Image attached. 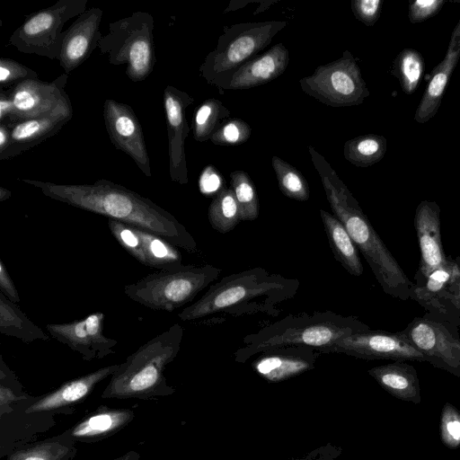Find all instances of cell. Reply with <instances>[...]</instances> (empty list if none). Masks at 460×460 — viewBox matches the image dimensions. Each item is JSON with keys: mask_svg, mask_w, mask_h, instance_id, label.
Returning a JSON list of instances; mask_svg holds the SVG:
<instances>
[{"mask_svg": "<svg viewBox=\"0 0 460 460\" xmlns=\"http://www.w3.org/2000/svg\"><path fill=\"white\" fill-rule=\"evenodd\" d=\"M22 181L50 199L155 234L189 252L197 251L196 241L172 214L122 185L105 179L87 184Z\"/></svg>", "mask_w": 460, "mask_h": 460, "instance_id": "cell-1", "label": "cell"}, {"mask_svg": "<svg viewBox=\"0 0 460 460\" xmlns=\"http://www.w3.org/2000/svg\"><path fill=\"white\" fill-rule=\"evenodd\" d=\"M308 151L333 215L346 228L383 291L393 298L410 299L413 283L374 229L358 200L327 160L311 146Z\"/></svg>", "mask_w": 460, "mask_h": 460, "instance_id": "cell-2", "label": "cell"}, {"mask_svg": "<svg viewBox=\"0 0 460 460\" xmlns=\"http://www.w3.org/2000/svg\"><path fill=\"white\" fill-rule=\"evenodd\" d=\"M299 287L300 282L295 278L270 273L261 267L245 270L211 284L205 294L182 309L178 317L189 322L215 314L277 316L280 305L293 298Z\"/></svg>", "mask_w": 460, "mask_h": 460, "instance_id": "cell-3", "label": "cell"}, {"mask_svg": "<svg viewBox=\"0 0 460 460\" xmlns=\"http://www.w3.org/2000/svg\"><path fill=\"white\" fill-rule=\"evenodd\" d=\"M369 328L355 316L332 311L288 314L246 335L243 346L234 352V360L245 363L263 351L289 346L309 347L321 353L339 340Z\"/></svg>", "mask_w": 460, "mask_h": 460, "instance_id": "cell-4", "label": "cell"}, {"mask_svg": "<svg viewBox=\"0 0 460 460\" xmlns=\"http://www.w3.org/2000/svg\"><path fill=\"white\" fill-rule=\"evenodd\" d=\"M183 332L174 323L128 356L110 376L102 398L157 400L174 394L164 370L180 351Z\"/></svg>", "mask_w": 460, "mask_h": 460, "instance_id": "cell-5", "label": "cell"}, {"mask_svg": "<svg viewBox=\"0 0 460 460\" xmlns=\"http://www.w3.org/2000/svg\"><path fill=\"white\" fill-rule=\"evenodd\" d=\"M287 25L284 21L246 22L226 27L199 66L210 85L226 90L234 74L258 55Z\"/></svg>", "mask_w": 460, "mask_h": 460, "instance_id": "cell-6", "label": "cell"}, {"mask_svg": "<svg viewBox=\"0 0 460 460\" xmlns=\"http://www.w3.org/2000/svg\"><path fill=\"white\" fill-rule=\"evenodd\" d=\"M210 264L181 265L159 270L126 285L124 293L133 301L154 310L172 312L192 301L220 275Z\"/></svg>", "mask_w": 460, "mask_h": 460, "instance_id": "cell-7", "label": "cell"}, {"mask_svg": "<svg viewBox=\"0 0 460 460\" xmlns=\"http://www.w3.org/2000/svg\"><path fill=\"white\" fill-rule=\"evenodd\" d=\"M154 17L146 12H134L109 24V32L99 42L102 54L110 64L125 66L133 82L146 79L155 64Z\"/></svg>", "mask_w": 460, "mask_h": 460, "instance_id": "cell-8", "label": "cell"}, {"mask_svg": "<svg viewBox=\"0 0 460 460\" xmlns=\"http://www.w3.org/2000/svg\"><path fill=\"white\" fill-rule=\"evenodd\" d=\"M86 5L87 0H59L46 9L31 13L12 33L8 44L25 54L58 59L65 23L84 13Z\"/></svg>", "mask_w": 460, "mask_h": 460, "instance_id": "cell-9", "label": "cell"}, {"mask_svg": "<svg viewBox=\"0 0 460 460\" xmlns=\"http://www.w3.org/2000/svg\"><path fill=\"white\" fill-rule=\"evenodd\" d=\"M299 84L305 93L333 108L359 105L370 94L349 50L337 60L318 66L311 75L300 79Z\"/></svg>", "mask_w": 460, "mask_h": 460, "instance_id": "cell-10", "label": "cell"}, {"mask_svg": "<svg viewBox=\"0 0 460 460\" xmlns=\"http://www.w3.org/2000/svg\"><path fill=\"white\" fill-rule=\"evenodd\" d=\"M67 78L68 74L64 73L51 82L27 80L6 91L13 106L11 124L40 117L73 114L72 102L65 90Z\"/></svg>", "mask_w": 460, "mask_h": 460, "instance_id": "cell-11", "label": "cell"}, {"mask_svg": "<svg viewBox=\"0 0 460 460\" xmlns=\"http://www.w3.org/2000/svg\"><path fill=\"white\" fill-rule=\"evenodd\" d=\"M401 332L425 356L428 363L460 378V335L446 323L433 318L415 317Z\"/></svg>", "mask_w": 460, "mask_h": 460, "instance_id": "cell-12", "label": "cell"}, {"mask_svg": "<svg viewBox=\"0 0 460 460\" xmlns=\"http://www.w3.org/2000/svg\"><path fill=\"white\" fill-rule=\"evenodd\" d=\"M119 364L98 368L93 372L68 380L58 388L38 396L29 398L13 406L10 413H39L56 418L74 412L75 406L81 403L94 390L96 385L111 376Z\"/></svg>", "mask_w": 460, "mask_h": 460, "instance_id": "cell-13", "label": "cell"}, {"mask_svg": "<svg viewBox=\"0 0 460 460\" xmlns=\"http://www.w3.org/2000/svg\"><path fill=\"white\" fill-rule=\"evenodd\" d=\"M326 353H341L357 358L427 362L402 332L371 330L370 327L346 336L332 344Z\"/></svg>", "mask_w": 460, "mask_h": 460, "instance_id": "cell-14", "label": "cell"}, {"mask_svg": "<svg viewBox=\"0 0 460 460\" xmlns=\"http://www.w3.org/2000/svg\"><path fill=\"white\" fill-rule=\"evenodd\" d=\"M108 226L122 248L141 264L159 270L182 265L179 248L164 238L113 219H108Z\"/></svg>", "mask_w": 460, "mask_h": 460, "instance_id": "cell-15", "label": "cell"}, {"mask_svg": "<svg viewBox=\"0 0 460 460\" xmlns=\"http://www.w3.org/2000/svg\"><path fill=\"white\" fill-rule=\"evenodd\" d=\"M106 130L113 146L127 154L146 176H152L142 128L130 106L112 99L103 103Z\"/></svg>", "mask_w": 460, "mask_h": 460, "instance_id": "cell-16", "label": "cell"}, {"mask_svg": "<svg viewBox=\"0 0 460 460\" xmlns=\"http://www.w3.org/2000/svg\"><path fill=\"white\" fill-rule=\"evenodd\" d=\"M104 314L93 313L84 319L66 323H48L50 337L79 353L84 360L102 359L115 351L118 341L103 333Z\"/></svg>", "mask_w": 460, "mask_h": 460, "instance_id": "cell-17", "label": "cell"}, {"mask_svg": "<svg viewBox=\"0 0 460 460\" xmlns=\"http://www.w3.org/2000/svg\"><path fill=\"white\" fill-rule=\"evenodd\" d=\"M194 102L186 92L172 85L164 91V108L166 118L171 180L180 184L188 183V169L185 155V139L190 128L186 110Z\"/></svg>", "mask_w": 460, "mask_h": 460, "instance_id": "cell-18", "label": "cell"}, {"mask_svg": "<svg viewBox=\"0 0 460 460\" xmlns=\"http://www.w3.org/2000/svg\"><path fill=\"white\" fill-rule=\"evenodd\" d=\"M102 15L101 8L91 7L63 31L58 61L66 74H70L82 65L99 47L102 38L100 31Z\"/></svg>", "mask_w": 460, "mask_h": 460, "instance_id": "cell-19", "label": "cell"}, {"mask_svg": "<svg viewBox=\"0 0 460 460\" xmlns=\"http://www.w3.org/2000/svg\"><path fill=\"white\" fill-rule=\"evenodd\" d=\"M322 353L303 346L271 349L252 362V368L269 383H279L314 368Z\"/></svg>", "mask_w": 460, "mask_h": 460, "instance_id": "cell-20", "label": "cell"}, {"mask_svg": "<svg viewBox=\"0 0 460 460\" xmlns=\"http://www.w3.org/2000/svg\"><path fill=\"white\" fill-rule=\"evenodd\" d=\"M414 227L420 250L416 280L428 277L433 270L448 262L443 250L440 233V208L437 202L422 200L414 216Z\"/></svg>", "mask_w": 460, "mask_h": 460, "instance_id": "cell-21", "label": "cell"}, {"mask_svg": "<svg viewBox=\"0 0 460 460\" xmlns=\"http://www.w3.org/2000/svg\"><path fill=\"white\" fill-rule=\"evenodd\" d=\"M460 58V19L456 24L447 53L442 61L431 72L430 79L417 106L414 119L426 123L438 111L444 93Z\"/></svg>", "mask_w": 460, "mask_h": 460, "instance_id": "cell-22", "label": "cell"}, {"mask_svg": "<svg viewBox=\"0 0 460 460\" xmlns=\"http://www.w3.org/2000/svg\"><path fill=\"white\" fill-rule=\"evenodd\" d=\"M134 418L132 409L101 405L65 432L75 442L95 443L117 434L128 426Z\"/></svg>", "mask_w": 460, "mask_h": 460, "instance_id": "cell-23", "label": "cell"}, {"mask_svg": "<svg viewBox=\"0 0 460 460\" xmlns=\"http://www.w3.org/2000/svg\"><path fill=\"white\" fill-rule=\"evenodd\" d=\"M289 63V52L278 43L243 65L232 76L226 90H243L267 84L281 75Z\"/></svg>", "mask_w": 460, "mask_h": 460, "instance_id": "cell-24", "label": "cell"}, {"mask_svg": "<svg viewBox=\"0 0 460 460\" xmlns=\"http://www.w3.org/2000/svg\"><path fill=\"white\" fill-rule=\"evenodd\" d=\"M73 114H58L17 121L9 125L11 140L8 148L0 154V160L11 159L42 143L57 134Z\"/></svg>", "mask_w": 460, "mask_h": 460, "instance_id": "cell-25", "label": "cell"}, {"mask_svg": "<svg viewBox=\"0 0 460 460\" xmlns=\"http://www.w3.org/2000/svg\"><path fill=\"white\" fill-rule=\"evenodd\" d=\"M367 373L392 396L414 404L420 402L417 371L405 361L376 366L368 369Z\"/></svg>", "mask_w": 460, "mask_h": 460, "instance_id": "cell-26", "label": "cell"}, {"mask_svg": "<svg viewBox=\"0 0 460 460\" xmlns=\"http://www.w3.org/2000/svg\"><path fill=\"white\" fill-rule=\"evenodd\" d=\"M458 268L455 259L449 257L448 262L433 270L428 277L417 280L411 289L410 299L429 311H443L445 299L449 287L453 283Z\"/></svg>", "mask_w": 460, "mask_h": 460, "instance_id": "cell-27", "label": "cell"}, {"mask_svg": "<svg viewBox=\"0 0 460 460\" xmlns=\"http://www.w3.org/2000/svg\"><path fill=\"white\" fill-rule=\"evenodd\" d=\"M320 217L334 259L354 277L363 274L358 250L341 222L330 212L321 208Z\"/></svg>", "mask_w": 460, "mask_h": 460, "instance_id": "cell-28", "label": "cell"}, {"mask_svg": "<svg viewBox=\"0 0 460 460\" xmlns=\"http://www.w3.org/2000/svg\"><path fill=\"white\" fill-rule=\"evenodd\" d=\"M75 443L63 431L57 436L23 444L11 451L5 460H73L77 454Z\"/></svg>", "mask_w": 460, "mask_h": 460, "instance_id": "cell-29", "label": "cell"}, {"mask_svg": "<svg viewBox=\"0 0 460 460\" xmlns=\"http://www.w3.org/2000/svg\"><path fill=\"white\" fill-rule=\"evenodd\" d=\"M0 333L19 339L25 343L49 340V335L3 293H0Z\"/></svg>", "mask_w": 460, "mask_h": 460, "instance_id": "cell-30", "label": "cell"}, {"mask_svg": "<svg viewBox=\"0 0 460 460\" xmlns=\"http://www.w3.org/2000/svg\"><path fill=\"white\" fill-rule=\"evenodd\" d=\"M387 151V140L384 136L367 134L345 142V159L358 167H369L380 162Z\"/></svg>", "mask_w": 460, "mask_h": 460, "instance_id": "cell-31", "label": "cell"}, {"mask_svg": "<svg viewBox=\"0 0 460 460\" xmlns=\"http://www.w3.org/2000/svg\"><path fill=\"white\" fill-rule=\"evenodd\" d=\"M425 69L421 54L411 48L403 49L394 58L390 74L394 75L406 94H412L417 89Z\"/></svg>", "mask_w": 460, "mask_h": 460, "instance_id": "cell-32", "label": "cell"}, {"mask_svg": "<svg viewBox=\"0 0 460 460\" xmlns=\"http://www.w3.org/2000/svg\"><path fill=\"white\" fill-rule=\"evenodd\" d=\"M208 222L213 229L226 234L241 221L240 209L231 188L220 190L208 210Z\"/></svg>", "mask_w": 460, "mask_h": 460, "instance_id": "cell-33", "label": "cell"}, {"mask_svg": "<svg viewBox=\"0 0 460 460\" xmlns=\"http://www.w3.org/2000/svg\"><path fill=\"white\" fill-rule=\"evenodd\" d=\"M192 120L193 137L198 142L210 140L221 122L230 116V111L220 100L204 101L195 111Z\"/></svg>", "mask_w": 460, "mask_h": 460, "instance_id": "cell-34", "label": "cell"}, {"mask_svg": "<svg viewBox=\"0 0 460 460\" xmlns=\"http://www.w3.org/2000/svg\"><path fill=\"white\" fill-rule=\"evenodd\" d=\"M271 164L282 194L297 201L309 199V185L300 171L276 155L272 156Z\"/></svg>", "mask_w": 460, "mask_h": 460, "instance_id": "cell-35", "label": "cell"}, {"mask_svg": "<svg viewBox=\"0 0 460 460\" xmlns=\"http://www.w3.org/2000/svg\"><path fill=\"white\" fill-rule=\"evenodd\" d=\"M230 188L237 201L241 220H255L259 217V199L251 177L244 171L230 173Z\"/></svg>", "mask_w": 460, "mask_h": 460, "instance_id": "cell-36", "label": "cell"}, {"mask_svg": "<svg viewBox=\"0 0 460 460\" xmlns=\"http://www.w3.org/2000/svg\"><path fill=\"white\" fill-rule=\"evenodd\" d=\"M15 373L0 356V417L10 413L13 406L30 397Z\"/></svg>", "mask_w": 460, "mask_h": 460, "instance_id": "cell-37", "label": "cell"}, {"mask_svg": "<svg viewBox=\"0 0 460 460\" xmlns=\"http://www.w3.org/2000/svg\"><path fill=\"white\" fill-rule=\"evenodd\" d=\"M252 128L244 120L237 118L226 119L221 122L210 141L219 146H238L251 137Z\"/></svg>", "mask_w": 460, "mask_h": 460, "instance_id": "cell-38", "label": "cell"}, {"mask_svg": "<svg viewBox=\"0 0 460 460\" xmlns=\"http://www.w3.org/2000/svg\"><path fill=\"white\" fill-rule=\"evenodd\" d=\"M442 443L450 449L460 447V411L450 402L442 408L439 420Z\"/></svg>", "mask_w": 460, "mask_h": 460, "instance_id": "cell-39", "label": "cell"}, {"mask_svg": "<svg viewBox=\"0 0 460 460\" xmlns=\"http://www.w3.org/2000/svg\"><path fill=\"white\" fill-rule=\"evenodd\" d=\"M31 79H38V73L8 58L0 59V84L4 87H13L16 84Z\"/></svg>", "mask_w": 460, "mask_h": 460, "instance_id": "cell-40", "label": "cell"}, {"mask_svg": "<svg viewBox=\"0 0 460 460\" xmlns=\"http://www.w3.org/2000/svg\"><path fill=\"white\" fill-rule=\"evenodd\" d=\"M383 0H352L351 10L354 16L367 26H373L379 19Z\"/></svg>", "mask_w": 460, "mask_h": 460, "instance_id": "cell-41", "label": "cell"}, {"mask_svg": "<svg viewBox=\"0 0 460 460\" xmlns=\"http://www.w3.org/2000/svg\"><path fill=\"white\" fill-rule=\"evenodd\" d=\"M445 0H414L409 3L408 17L411 23L425 22L435 16L445 5Z\"/></svg>", "mask_w": 460, "mask_h": 460, "instance_id": "cell-42", "label": "cell"}, {"mask_svg": "<svg viewBox=\"0 0 460 460\" xmlns=\"http://www.w3.org/2000/svg\"><path fill=\"white\" fill-rule=\"evenodd\" d=\"M199 190L204 195H217L225 189V181L220 172L213 165L206 166L200 173L199 180Z\"/></svg>", "mask_w": 460, "mask_h": 460, "instance_id": "cell-43", "label": "cell"}, {"mask_svg": "<svg viewBox=\"0 0 460 460\" xmlns=\"http://www.w3.org/2000/svg\"><path fill=\"white\" fill-rule=\"evenodd\" d=\"M342 454V448L332 443L320 446L303 456L289 460H336Z\"/></svg>", "mask_w": 460, "mask_h": 460, "instance_id": "cell-44", "label": "cell"}, {"mask_svg": "<svg viewBox=\"0 0 460 460\" xmlns=\"http://www.w3.org/2000/svg\"><path fill=\"white\" fill-rule=\"evenodd\" d=\"M458 270L456 278L448 288L445 299V309L447 306L454 310L456 313L460 314V255L455 258Z\"/></svg>", "mask_w": 460, "mask_h": 460, "instance_id": "cell-45", "label": "cell"}, {"mask_svg": "<svg viewBox=\"0 0 460 460\" xmlns=\"http://www.w3.org/2000/svg\"><path fill=\"white\" fill-rule=\"evenodd\" d=\"M0 291L13 303L21 300L14 282L2 260H0Z\"/></svg>", "mask_w": 460, "mask_h": 460, "instance_id": "cell-46", "label": "cell"}, {"mask_svg": "<svg viewBox=\"0 0 460 460\" xmlns=\"http://www.w3.org/2000/svg\"><path fill=\"white\" fill-rule=\"evenodd\" d=\"M13 117V106L7 92L4 90L0 93V122L11 124Z\"/></svg>", "mask_w": 460, "mask_h": 460, "instance_id": "cell-47", "label": "cell"}, {"mask_svg": "<svg viewBox=\"0 0 460 460\" xmlns=\"http://www.w3.org/2000/svg\"><path fill=\"white\" fill-rule=\"evenodd\" d=\"M11 140V128L9 125L0 124V154H3L9 146Z\"/></svg>", "mask_w": 460, "mask_h": 460, "instance_id": "cell-48", "label": "cell"}, {"mask_svg": "<svg viewBox=\"0 0 460 460\" xmlns=\"http://www.w3.org/2000/svg\"><path fill=\"white\" fill-rule=\"evenodd\" d=\"M111 460H140V455L137 451L130 450Z\"/></svg>", "mask_w": 460, "mask_h": 460, "instance_id": "cell-49", "label": "cell"}, {"mask_svg": "<svg viewBox=\"0 0 460 460\" xmlns=\"http://www.w3.org/2000/svg\"><path fill=\"white\" fill-rule=\"evenodd\" d=\"M11 195H12V192L9 190H7L2 186L0 187V201L1 202L9 199L11 197Z\"/></svg>", "mask_w": 460, "mask_h": 460, "instance_id": "cell-50", "label": "cell"}]
</instances>
